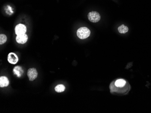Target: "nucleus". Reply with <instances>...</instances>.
Returning <instances> with one entry per match:
<instances>
[{
	"instance_id": "1a4fd4ad",
	"label": "nucleus",
	"mask_w": 151,
	"mask_h": 113,
	"mask_svg": "<svg viewBox=\"0 0 151 113\" xmlns=\"http://www.w3.org/2000/svg\"><path fill=\"white\" fill-rule=\"evenodd\" d=\"M126 83V82L125 80L123 79H119L117 80L116 81V82L114 83V84L116 87L122 88L125 85Z\"/></svg>"
},
{
	"instance_id": "7ed1b4c3",
	"label": "nucleus",
	"mask_w": 151,
	"mask_h": 113,
	"mask_svg": "<svg viewBox=\"0 0 151 113\" xmlns=\"http://www.w3.org/2000/svg\"><path fill=\"white\" fill-rule=\"evenodd\" d=\"M26 31V27L23 24H19L16 26L15 28V33L17 35L25 34Z\"/></svg>"
},
{
	"instance_id": "0eeeda50",
	"label": "nucleus",
	"mask_w": 151,
	"mask_h": 113,
	"mask_svg": "<svg viewBox=\"0 0 151 113\" xmlns=\"http://www.w3.org/2000/svg\"><path fill=\"white\" fill-rule=\"evenodd\" d=\"M9 84V81L8 78L5 76H1L0 78V87H7Z\"/></svg>"
},
{
	"instance_id": "39448f33",
	"label": "nucleus",
	"mask_w": 151,
	"mask_h": 113,
	"mask_svg": "<svg viewBox=\"0 0 151 113\" xmlns=\"http://www.w3.org/2000/svg\"><path fill=\"white\" fill-rule=\"evenodd\" d=\"M18 57L14 53H10L8 56V61L11 64H15L18 62Z\"/></svg>"
},
{
	"instance_id": "9d476101",
	"label": "nucleus",
	"mask_w": 151,
	"mask_h": 113,
	"mask_svg": "<svg viewBox=\"0 0 151 113\" xmlns=\"http://www.w3.org/2000/svg\"><path fill=\"white\" fill-rule=\"evenodd\" d=\"M118 31L119 32L120 34H125L128 32L129 29L126 26H125L124 24L121 25L118 28Z\"/></svg>"
},
{
	"instance_id": "423d86ee",
	"label": "nucleus",
	"mask_w": 151,
	"mask_h": 113,
	"mask_svg": "<svg viewBox=\"0 0 151 113\" xmlns=\"http://www.w3.org/2000/svg\"><path fill=\"white\" fill-rule=\"evenodd\" d=\"M28 37L26 34L17 35L16 37V41L19 44H24L27 42Z\"/></svg>"
},
{
	"instance_id": "f03ea898",
	"label": "nucleus",
	"mask_w": 151,
	"mask_h": 113,
	"mask_svg": "<svg viewBox=\"0 0 151 113\" xmlns=\"http://www.w3.org/2000/svg\"><path fill=\"white\" fill-rule=\"evenodd\" d=\"M100 15L98 12L96 11H92L89 13L88 18L90 22L96 23L99 21L100 19Z\"/></svg>"
},
{
	"instance_id": "f8f14e48",
	"label": "nucleus",
	"mask_w": 151,
	"mask_h": 113,
	"mask_svg": "<svg viewBox=\"0 0 151 113\" xmlns=\"http://www.w3.org/2000/svg\"><path fill=\"white\" fill-rule=\"evenodd\" d=\"M7 37L3 34L0 35V44L2 45L4 44L7 41Z\"/></svg>"
},
{
	"instance_id": "6e6552de",
	"label": "nucleus",
	"mask_w": 151,
	"mask_h": 113,
	"mask_svg": "<svg viewBox=\"0 0 151 113\" xmlns=\"http://www.w3.org/2000/svg\"><path fill=\"white\" fill-rule=\"evenodd\" d=\"M13 72L14 74L16 75L17 77L20 78L22 76V74H23L24 71L21 66H15V67L14 68Z\"/></svg>"
},
{
	"instance_id": "20e7f679",
	"label": "nucleus",
	"mask_w": 151,
	"mask_h": 113,
	"mask_svg": "<svg viewBox=\"0 0 151 113\" xmlns=\"http://www.w3.org/2000/svg\"><path fill=\"white\" fill-rule=\"evenodd\" d=\"M27 76L29 81H34L37 77L38 72L37 70L34 68H31L28 69Z\"/></svg>"
},
{
	"instance_id": "f257e3e1",
	"label": "nucleus",
	"mask_w": 151,
	"mask_h": 113,
	"mask_svg": "<svg viewBox=\"0 0 151 113\" xmlns=\"http://www.w3.org/2000/svg\"><path fill=\"white\" fill-rule=\"evenodd\" d=\"M76 34L80 39H86L90 36V31L87 27H81L77 31Z\"/></svg>"
},
{
	"instance_id": "9b49d317",
	"label": "nucleus",
	"mask_w": 151,
	"mask_h": 113,
	"mask_svg": "<svg viewBox=\"0 0 151 113\" xmlns=\"http://www.w3.org/2000/svg\"><path fill=\"white\" fill-rule=\"evenodd\" d=\"M65 87L63 84H58L55 88V90L57 92L60 93L64 91Z\"/></svg>"
}]
</instances>
